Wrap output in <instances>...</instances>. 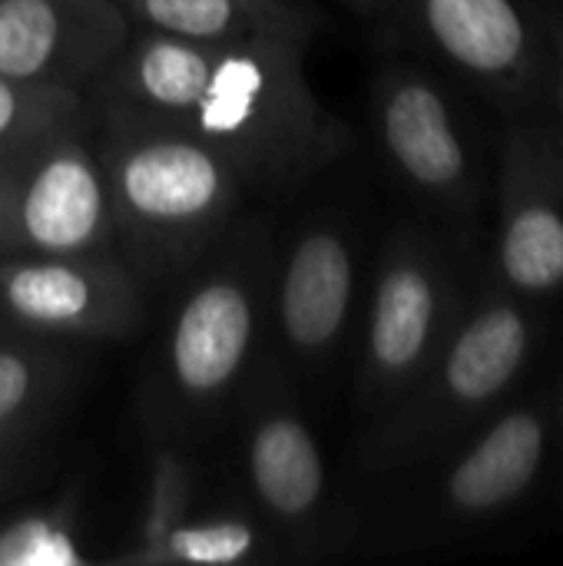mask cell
Returning a JSON list of instances; mask_svg holds the SVG:
<instances>
[{"label": "cell", "mask_w": 563, "mask_h": 566, "mask_svg": "<svg viewBox=\"0 0 563 566\" xmlns=\"http://www.w3.org/2000/svg\"><path fill=\"white\" fill-rule=\"evenodd\" d=\"M378 146L435 226L478 239L481 209L494 182L488 156L458 93L418 60H385L375 96Z\"/></svg>", "instance_id": "cell-5"}, {"label": "cell", "mask_w": 563, "mask_h": 566, "mask_svg": "<svg viewBox=\"0 0 563 566\" xmlns=\"http://www.w3.org/2000/svg\"><path fill=\"white\" fill-rule=\"evenodd\" d=\"M554 458L551 388L514 395L491 421L441 458L438 517L448 524H488L514 514L534 497Z\"/></svg>", "instance_id": "cell-9"}, {"label": "cell", "mask_w": 563, "mask_h": 566, "mask_svg": "<svg viewBox=\"0 0 563 566\" xmlns=\"http://www.w3.org/2000/svg\"><path fill=\"white\" fill-rule=\"evenodd\" d=\"M551 415H554V448L563 454V378L557 388H551Z\"/></svg>", "instance_id": "cell-22"}, {"label": "cell", "mask_w": 563, "mask_h": 566, "mask_svg": "<svg viewBox=\"0 0 563 566\" xmlns=\"http://www.w3.org/2000/svg\"><path fill=\"white\" fill-rule=\"evenodd\" d=\"M93 149L106 172L113 229L153 269L192 262L246 189L216 149L126 109L100 106Z\"/></svg>", "instance_id": "cell-3"}, {"label": "cell", "mask_w": 563, "mask_h": 566, "mask_svg": "<svg viewBox=\"0 0 563 566\" xmlns=\"http://www.w3.org/2000/svg\"><path fill=\"white\" fill-rule=\"evenodd\" d=\"M548 305L511 295L481 272V282L421 381L372 421L365 458L375 468L441 461L514 395L544 345Z\"/></svg>", "instance_id": "cell-2"}, {"label": "cell", "mask_w": 563, "mask_h": 566, "mask_svg": "<svg viewBox=\"0 0 563 566\" xmlns=\"http://www.w3.org/2000/svg\"><path fill=\"white\" fill-rule=\"evenodd\" d=\"M86 564L73 537L50 517H23L0 531V566Z\"/></svg>", "instance_id": "cell-18"}, {"label": "cell", "mask_w": 563, "mask_h": 566, "mask_svg": "<svg viewBox=\"0 0 563 566\" xmlns=\"http://www.w3.org/2000/svg\"><path fill=\"white\" fill-rule=\"evenodd\" d=\"M256 335V285L246 265L209 272L183 298L166 345L176 395L209 405L239 378Z\"/></svg>", "instance_id": "cell-12"}, {"label": "cell", "mask_w": 563, "mask_h": 566, "mask_svg": "<svg viewBox=\"0 0 563 566\" xmlns=\"http://www.w3.org/2000/svg\"><path fill=\"white\" fill-rule=\"evenodd\" d=\"M256 547V534L249 524L239 521H216V524H176L169 527L159 544L149 551L146 560H176V564H236L246 560Z\"/></svg>", "instance_id": "cell-17"}, {"label": "cell", "mask_w": 563, "mask_h": 566, "mask_svg": "<svg viewBox=\"0 0 563 566\" xmlns=\"http://www.w3.org/2000/svg\"><path fill=\"white\" fill-rule=\"evenodd\" d=\"M133 30L196 40V43H242L299 36L302 13H275L246 0H116Z\"/></svg>", "instance_id": "cell-15"}, {"label": "cell", "mask_w": 563, "mask_h": 566, "mask_svg": "<svg viewBox=\"0 0 563 566\" xmlns=\"http://www.w3.org/2000/svg\"><path fill=\"white\" fill-rule=\"evenodd\" d=\"M0 312L53 335H123L139 318V295L103 252L3 259Z\"/></svg>", "instance_id": "cell-11"}, {"label": "cell", "mask_w": 563, "mask_h": 566, "mask_svg": "<svg viewBox=\"0 0 563 566\" xmlns=\"http://www.w3.org/2000/svg\"><path fill=\"white\" fill-rule=\"evenodd\" d=\"M345 3L352 13H358L362 20L382 27L388 36H405L402 30V13H398V0H338Z\"/></svg>", "instance_id": "cell-21"}, {"label": "cell", "mask_w": 563, "mask_h": 566, "mask_svg": "<svg viewBox=\"0 0 563 566\" xmlns=\"http://www.w3.org/2000/svg\"><path fill=\"white\" fill-rule=\"evenodd\" d=\"M113 239L110 186L83 119L0 159V262L93 255Z\"/></svg>", "instance_id": "cell-7"}, {"label": "cell", "mask_w": 563, "mask_h": 566, "mask_svg": "<svg viewBox=\"0 0 563 566\" xmlns=\"http://www.w3.org/2000/svg\"><path fill=\"white\" fill-rule=\"evenodd\" d=\"M83 93L0 76V159L27 149L40 136L83 119Z\"/></svg>", "instance_id": "cell-16"}, {"label": "cell", "mask_w": 563, "mask_h": 566, "mask_svg": "<svg viewBox=\"0 0 563 566\" xmlns=\"http://www.w3.org/2000/svg\"><path fill=\"white\" fill-rule=\"evenodd\" d=\"M355 249L335 226H312L292 242L279 282V325L299 358H332L355 305Z\"/></svg>", "instance_id": "cell-13"}, {"label": "cell", "mask_w": 563, "mask_h": 566, "mask_svg": "<svg viewBox=\"0 0 563 566\" xmlns=\"http://www.w3.org/2000/svg\"><path fill=\"white\" fill-rule=\"evenodd\" d=\"M129 33L116 0H0V76L83 93Z\"/></svg>", "instance_id": "cell-10"}, {"label": "cell", "mask_w": 563, "mask_h": 566, "mask_svg": "<svg viewBox=\"0 0 563 566\" xmlns=\"http://www.w3.org/2000/svg\"><path fill=\"white\" fill-rule=\"evenodd\" d=\"M405 36L498 119L548 103V53L534 0H398Z\"/></svg>", "instance_id": "cell-8"}, {"label": "cell", "mask_w": 563, "mask_h": 566, "mask_svg": "<svg viewBox=\"0 0 563 566\" xmlns=\"http://www.w3.org/2000/svg\"><path fill=\"white\" fill-rule=\"evenodd\" d=\"M246 3H256L262 10H275V13H302L292 0H246Z\"/></svg>", "instance_id": "cell-23"}, {"label": "cell", "mask_w": 563, "mask_h": 566, "mask_svg": "<svg viewBox=\"0 0 563 566\" xmlns=\"http://www.w3.org/2000/svg\"><path fill=\"white\" fill-rule=\"evenodd\" d=\"M299 43H196L133 30L93 86L100 106L206 143L242 186L292 189L352 146L348 129L312 93Z\"/></svg>", "instance_id": "cell-1"}, {"label": "cell", "mask_w": 563, "mask_h": 566, "mask_svg": "<svg viewBox=\"0 0 563 566\" xmlns=\"http://www.w3.org/2000/svg\"><path fill=\"white\" fill-rule=\"evenodd\" d=\"M484 272L478 239L435 222L398 226L378 262L365 322L358 401L375 421L428 371Z\"/></svg>", "instance_id": "cell-4"}, {"label": "cell", "mask_w": 563, "mask_h": 566, "mask_svg": "<svg viewBox=\"0 0 563 566\" xmlns=\"http://www.w3.org/2000/svg\"><path fill=\"white\" fill-rule=\"evenodd\" d=\"M249 481L265 511L282 521L312 517L325 497V461L315 434L292 411H265L249 438Z\"/></svg>", "instance_id": "cell-14"}, {"label": "cell", "mask_w": 563, "mask_h": 566, "mask_svg": "<svg viewBox=\"0 0 563 566\" xmlns=\"http://www.w3.org/2000/svg\"><path fill=\"white\" fill-rule=\"evenodd\" d=\"M548 53V103L563 126V0H534Z\"/></svg>", "instance_id": "cell-20"}, {"label": "cell", "mask_w": 563, "mask_h": 566, "mask_svg": "<svg viewBox=\"0 0 563 566\" xmlns=\"http://www.w3.org/2000/svg\"><path fill=\"white\" fill-rule=\"evenodd\" d=\"M40 385L43 365L33 358V352L0 345V424L23 415L27 405L40 395Z\"/></svg>", "instance_id": "cell-19"}, {"label": "cell", "mask_w": 563, "mask_h": 566, "mask_svg": "<svg viewBox=\"0 0 563 566\" xmlns=\"http://www.w3.org/2000/svg\"><path fill=\"white\" fill-rule=\"evenodd\" d=\"M491 282L534 305L563 295V126L551 106L501 116L494 143Z\"/></svg>", "instance_id": "cell-6"}]
</instances>
